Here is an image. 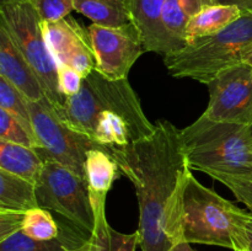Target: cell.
<instances>
[{"mask_svg":"<svg viewBox=\"0 0 252 251\" xmlns=\"http://www.w3.org/2000/svg\"><path fill=\"white\" fill-rule=\"evenodd\" d=\"M37 207L36 185L0 170V208L27 212Z\"/></svg>","mask_w":252,"mask_h":251,"instance_id":"ffe728a7","label":"cell"},{"mask_svg":"<svg viewBox=\"0 0 252 251\" xmlns=\"http://www.w3.org/2000/svg\"><path fill=\"white\" fill-rule=\"evenodd\" d=\"M216 180L228 187L236 199L252 212V172L240 176H220Z\"/></svg>","mask_w":252,"mask_h":251,"instance_id":"484cf974","label":"cell"},{"mask_svg":"<svg viewBox=\"0 0 252 251\" xmlns=\"http://www.w3.org/2000/svg\"><path fill=\"white\" fill-rule=\"evenodd\" d=\"M182 150L191 170L216 180L252 172V139L248 125L213 121L202 115L181 129Z\"/></svg>","mask_w":252,"mask_h":251,"instance_id":"3957f363","label":"cell"},{"mask_svg":"<svg viewBox=\"0 0 252 251\" xmlns=\"http://www.w3.org/2000/svg\"><path fill=\"white\" fill-rule=\"evenodd\" d=\"M213 0H166L161 14L159 53H176L187 46L186 29L189 20Z\"/></svg>","mask_w":252,"mask_h":251,"instance_id":"4fadbf2b","label":"cell"},{"mask_svg":"<svg viewBox=\"0 0 252 251\" xmlns=\"http://www.w3.org/2000/svg\"><path fill=\"white\" fill-rule=\"evenodd\" d=\"M47 44L58 64H65L86 78L96 68L89 30L70 15L57 21H42Z\"/></svg>","mask_w":252,"mask_h":251,"instance_id":"8fae6325","label":"cell"},{"mask_svg":"<svg viewBox=\"0 0 252 251\" xmlns=\"http://www.w3.org/2000/svg\"><path fill=\"white\" fill-rule=\"evenodd\" d=\"M0 251H88V239L78 241L59 235L52 240H36L19 230L0 240Z\"/></svg>","mask_w":252,"mask_h":251,"instance_id":"44dd1931","label":"cell"},{"mask_svg":"<svg viewBox=\"0 0 252 251\" xmlns=\"http://www.w3.org/2000/svg\"><path fill=\"white\" fill-rule=\"evenodd\" d=\"M246 211L202 185L186 169L170 198L166 234L177 243L214 245L234 250V235Z\"/></svg>","mask_w":252,"mask_h":251,"instance_id":"7a4b0ae2","label":"cell"},{"mask_svg":"<svg viewBox=\"0 0 252 251\" xmlns=\"http://www.w3.org/2000/svg\"><path fill=\"white\" fill-rule=\"evenodd\" d=\"M84 78L71 66L58 64V84L62 94L65 97L76 95L83 86Z\"/></svg>","mask_w":252,"mask_h":251,"instance_id":"4316f807","label":"cell"},{"mask_svg":"<svg viewBox=\"0 0 252 251\" xmlns=\"http://www.w3.org/2000/svg\"><path fill=\"white\" fill-rule=\"evenodd\" d=\"M243 14L240 9L226 5H211L202 9L187 24V44L202 37L213 36Z\"/></svg>","mask_w":252,"mask_h":251,"instance_id":"d6986e66","label":"cell"},{"mask_svg":"<svg viewBox=\"0 0 252 251\" xmlns=\"http://www.w3.org/2000/svg\"><path fill=\"white\" fill-rule=\"evenodd\" d=\"M113 159L134 185L142 251H171L166 234L167 207L180 177L189 169L181 130L170 121H158L149 137L115 150Z\"/></svg>","mask_w":252,"mask_h":251,"instance_id":"6da1fadb","label":"cell"},{"mask_svg":"<svg viewBox=\"0 0 252 251\" xmlns=\"http://www.w3.org/2000/svg\"><path fill=\"white\" fill-rule=\"evenodd\" d=\"M251 43L252 11H249L218 33L194 39L181 51L164 56V64L174 78L208 84L224 69L241 63Z\"/></svg>","mask_w":252,"mask_h":251,"instance_id":"277c9868","label":"cell"},{"mask_svg":"<svg viewBox=\"0 0 252 251\" xmlns=\"http://www.w3.org/2000/svg\"><path fill=\"white\" fill-rule=\"evenodd\" d=\"M0 140L26 145V147H38L36 138L32 137L16 118L12 117L2 108H0Z\"/></svg>","mask_w":252,"mask_h":251,"instance_id":"cb8c5ba5","label":"cell"},{"mask_svg":"<svg viewBox=\"0 0 252 251\" xmlns=\"http://www.w3.org/2000/svg\"><path fill=\"white\" fill-rule=\"evenodd\" d=\"M42 21H57L69 16L74 10V0H29Z\"/></svg>","mask_w":252,"mask_h":251,"instance_id":"d4e9b609","label":"cell"},{"mask_svg":"<svg viewBox=\"0 0 252 251\" xmlns=\"http://www.w3.org/2000/svg\"><path fill=\"white\" fill-rule=\"evenodd\" d=\"M25 213L26 212L0 208V240L22 230Z\"/></svg>","mask_w":252,"mask_h":251,"instance_id":"83f0119b","label":"cell"},{"mask_svg":"<svg viewBox=\"0 0 252 251\" xmlns=\"http://www.w3.org/2000/svg\"><path fill=\"white\" fill-rule=\"evenodd\" d=\"M0 108L9 112L16 118L27 132L36 138L32 127L31 113L29 108V100L5 78L0 76ZM37 139V138H36Z\"/></svg>","mask_w":252,"mask_h":251,"instance_id":"7402d4cb","label":"cell"},{"mask_svg":"<svg viewBox=\"0 0 252 251\" xmlns=\"http://www.w3.org/2000/svg\"><path fill=\"white\" fill-rule=\"evenodd\" d=\"M248 129H249V134H250V137L252 139V121L248 125Z\"/></svg>","mask_w":252,"mask_h":251,"instance_id":"d6a6232c","label":"cell"},{"mask_svg":"<svg viewBox=\"0 0 252 251\" xmlns=\"http://www.w3.org/2000/svg\"><path fill=\"white\" fill-rule=\"evenodd\" d=\"M243 62L250 64V65L252 66V43L248 47V48H246L245 53H244V56H243Z\"/></svg>","mask_w":252,"mask_h":251,"instance_id":"1f68e13d","label":"cell"},{"mask_svg":"<svg viewBox=\"0 0 252 251\" xmlns=\"http://www.w3.org/2000/svg\"><path fill=\"white\" fill-rule=\"evenodd\" d=\"M43 166L44 160L36 148L0 140V170L16 175L36 185Z\"/></svg>","mask_w":252,"mask_h":251,"instance_id":"9a60e30c","label":"cell"},{"mask_svg":"<svg viewBox=\"0 0 252 251\" xmlns=\"http://www.w3.org/2000/svg\"><path fill=\"white\" fill-rule=\"evenodd\" d=\"M166 0H129L132 22L139 30L145 52L159 53L161 14Z\"/></svg>","mask_w":252,"mask_h":251,"instance_id":"2e32d148","label":"cell"},{"mask_svg":"<svg viewBox=\"0 0 252 251\" xmlns=\"http://www.w3.org/2000/svg\"><path fill=\"white\" fill-rule=\"evenodd\" d=\"M74 10L103 27H120L132 22L129 0H74Z\"/></svg>","mask_w":252,"mask_h":251,"instance_id":"ac0fdd59","label":"cell"},{"mask_svg":"<svg viewBox=\"0 0 252 251\" xmlns=\"http://www.w3.org/2000/svg\"><path fill=\"white\" fill-rule=\"evenodd\" d=\"M234 251H252V212H245L234 235Z\"/></svg>","mask_w":252,"mask_h":251,"instance_id":"f1b7e54d","label":"cell"},{"mask_svg":"<svg viewBox=\"0 0 252 251\" xmlns=\"http://www.w3.org/2000/svg\"><path fill=\"white\" fill-rule=\"evenodd\" d=\"M36 192L39 207L57 212L90 235L95 214L85 177L59 162L46 161Z\"/></svg>","mask_w":252,"mask_h":251,"instance_id":"ba28073f","label":"cell"},{"mask_svg":"<svg viewBox=\"0 0 252 251\" xmlns=\"http://www.w3.org/2000/svg\"><path fill=\"white\" fill-rule=\"evenodd\" d=\"M96 59L95 70L110 80L128 79L130 69L145 52L142 34L133 22L120 27L89 26Z\"/></svg>","mask_w":252,"mask_h":251,"instance_id":"9c48e42d","label":"cell"},{"mask_svg":"<svg viewBox=\"0 0 252 251\" xmlns=\"http://www.w3.org/2000/svg\"><path fill=\"white\" fill-rule=\"evenodd\" d=\"M57 111L64 122L89 137L94 121L103 111L121 113L149 135L155 130V123L145 116L129 80H110L96 70L84 78L80 91L66 97L63 107Z\"/></svg>","mask_w":252,"mask_h":251,"instance_id":"5b68a950","label":"cell"},{"mask_svg":"<svg viewBox=\"0 0 252 251\" xmlns=\"http://www.w3.org/2000/svg\"><path fill=\"white\" fill-rule=\"evenodd\" d=\"M0 76L11 83L29 101L47 97L37 74L2 26H0Z\"/></svg>","mask_w":252,"mask_h":251,"instance_id":"7c38bea8","label":"cell"},{"mask_svg":"<svg viewBox=\"0 0 252 251\" xmlns=\"http://www.w3.org/2000/svg\"><path fill=\"white\" fill-rule=\"evenodd\" d=\"M209 102L203 115L213 121L249 125L252 121V66L241 62L206 84Z\"/></svg>","mask_w":252,"mask_h":251,"instance_id":"30bf717a","label":"cell"},{"mask_svg":"<svg viewBox=\"0 0 252 251\" xmlns=\"http://www.w3.org/2000/svg\"><path fill=\"white\" fill-rule=\"evenodd\" d=\"M214 5H226L235 6L241 10V12L252 11V0H213Z\"/></svg>","mask_w":252,"mask_h":251,"instance_id":"f546056e","label":"cell"},{"mask_svg":"<svg viewBox=\"0 0 252 251\" xmlns=\"http://www.w3.org/2000/svg\"><path fill=\"white\" fill-rule=\"evenodd\" d=\"M12 1H21V0H0V4H5V2H12Z\"/></svg>","mask_w":252,"mask_h":251,"instance_id":"836d02e7","label":"cell"},{"mask_svg":"<svg viewBox=\"0 0 252 251\" xmlns=\"http://www.w3.org/2000/svg\"><path fill=\"white\" fill-rule=\"evenodd\" d=\"M91 197L95 225L88 238V251H135L140 244L139 231L123 234L110 226L106 219V198Z\"/></svg>","mask_w":252,"mask_h":251,"instance_id":"5bb4252c","label":"cell"},{"mask_svg":"<svg viewBox=\"0 0 252 251\" xmlns=\"http://www.w3.org/2000/svg\"><path fill=\"white\" fill-rule=\"evenodd\" d=\"M0 26L25 57L38 76L47 98L57 110L64 106L66 97L58 84V63L54 59L43 31L42 20L29 0L0 4Z\"/></svg>","mask_w":252,"mask_h":251,"instance_id":"8992f818","label":"cell"},{"mask_svg":"<svg viewBox=\"0 0 252 251\" xmlns=\"http://www.w3.org/2000/svg\"><path fill=\"white\" fill-rule=\"evenodd\" d=\"M22 231L36 240H52L61 235L52 214L42 207L30 209L25 213Z\"/></svg>","mask_w":252,"mask_h":251,"instance_id":"603a6c76","label":"cell"},{"mask_svg":"<svg viewBox=\"0 0 252 251\" xmlns=\"http://www.w3.org/2000/svg\"><path fill=\"white\" fill-rule=\"evenodd\" d=\"M29 108L32 127L38 142L36 149L44 162H59L79 176L85 177V160L90 150L102 149L112 155L107 147L64 122L47 97L39 101H29Z\"/></svg>","mask_w":252,"mask_h":251,"instance_id":"52a82bcc","label":"cell"},{"mask_svg":"<svg viewBox=\"0 0 252 251\" xmlns=\"http://www.w3.org/2000/svg\"><path fill=\"white\" fill-rule=\"evenodd\" d=\"M121 174L117 161L106 150L93 149L86 155L85 179L90 196L107 197L113 182Z\"/></svg>","mask_w":252,"mask_h":251,"instance_id":"e0dca14e","label":"cell"},{"mask_svg":"<svg viewBox=\"0 0 252 251\" xmlns=\"http://www.w3.org/2000/svg\"><path fill=\"white\" fill-rule=\"evenodd\" d=\"M171 251H196L191 248V244L189 243H177L172 246Z\"/></svg>","mask_w":252,"mask_h":251,"instance_id":"4dcf8cb0","label":"cell"}]
</instances>
